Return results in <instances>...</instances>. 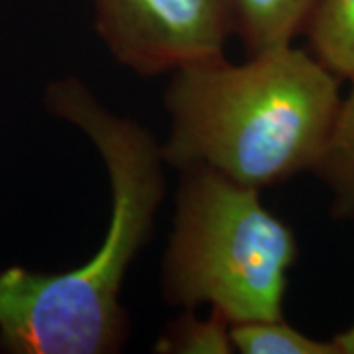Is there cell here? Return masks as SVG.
I'll return each mask as SVG.
<instances>
[{
	"label": "cell",
	"mask_w": 354,
	"mask_h": 354,
	"mask_svg": "<svg viewBox=\"0 0 354 354\" xmlns=\"http://www.w3.org/2000/svg\"><path fill=\"white\" fill-rule=\"evenodd\" d=\"M46 111L81 130L111 181V221L97 254L64 272L0 268V351L8 354H111L128 337L120 304L128 270L152 239L164 201V156L140 122L106 109L77 77L53 79Z\"/></svg>",
	"instance_id": "cell-1"
},
{
	"label": "cell",
	"mask_w": 354,
	"mask_h": 354,
	"mask_svg": "<svg viewBox=\"0 0 354 354\" xmlns=\"http://www.w3.org/2000/svg\"><path fill=\"white\" fill-rule=\"evenodd\" d=\"M341 101L339 77L291 44L246 64L203 59L171 73L162 156L179 171L207 167L262 191L315 169Z\"/></svg>",
	"instance_id": "cell-2"
},
{
	"label": "cell",
	"mask_w": 354,
	"mask_h": 354,
	"mask_svg": "<svg viewBox=\"0 0 354 354\" xmlns=\"http://www.w3.org/2000/svg\"><path fill=\"white\" fill-rule=\"evenodd\" d=\"M162 266L169 305H209L230 325L283 317L288 272L299 246L260 189L207 167L183 169Z\"/></svg>",
	"instance_id": "cell-3"
},
{
	"label": "cell",
	"mask_w": 354,
	"mask_h": 354,
	"mask_svg": "<svg viewBox=\"0 0 354 354\" xmlns=\"http://www.w3.org/2000/svg\"><path fill=\"white\" fill-rule=\"evenodd\" d=\"M95 28L114 59L144 77L225 55L230 0H95Z\"/></svg>",
	"instance_id": "cell-4"
},
{
	"label": "cell",
	"mask_w": 354,
	"mask_h": 354,
	"mask_svg": "<svg viewBox=\"0 0 354 354\" xmlns=\"http://www.w3.org/2000/svg\"><path fill=\"white\" fill-rule=\"evenodd\" d=\"M317 0H230L232 26L248 55L290 46L305 30Z\"/></svg>",
	"instance_id": "cell-5"
},
{
	"label": "cell",
	"mask_w": 354,
	"mask_h": 354,
	"mask_svg": "<svg viewBox=\"0 0 354 354\" xmlns=\"http://www.w3.org/2000/svg\"><path fill=\"white\" fill-rule=\"evenodd\" d=\"M342 97L327 146L315 165V174L333 195V213L341 218L354 216V81Z\"/></svg>",
	"instance_id": "cell-6"
},
{
	"label": "cell",
	"mask_w": 354,
	"mask_h": 354,
	"mask_svg": "<svg viewBox=\"0 0 354 354\" xmlns=\"http://www.w3.org/2000/svg\"><path fill=\"white\" fill-rule=\"evenodd\" d=\"M305 32L317 59L339 79L354 81V0H317Z\"/></svg>",
	"instance_id": "cell-7"
},
{
	"label": "cell",
	"mask_w": 354,
	"mask_h": 354,
	"mask_svg": "<svg viewBox=\"0 0 354 354\" xmlns=\"http://www.w3.org/2000/svg\"><path fill=\"white\" fill-rule=\"evenodd\" d=\"M234 351L242 354H341L330 341H317L281 319L230 325Z\"/></svg>",
	"instance_id": "cell-8"
},
{
	"label": "cell",
	"mask_w": 354,
	"mask_h": 354,
	"mask_svg": "<svg viewBox=\"0 0 354 354\" xmlns=\"http://www.w3.org/2000/svg\"><path fill=\"white\" fill-rule=\"evenodd\" d=\"M160 354H228L236 353L230 335V321L211 309V315H193L185 309L183 315L174 319L162 337L153 344Z\"/></svg>",
	"instance_id": "cell-9"
},
{
	"label": "cell",
	"mask_w": 354,
	"mask_h": 354,
	"mask_svg": "<svg viewBox=\"0 0 354 354\" xmlns=\"http://www.w3.org/2000/svg\"><path fill=\"white\" fill-rule=\"evenodd\" d=\"M333 342L337 344L341 354H354V321L346 329L333 337Z\"/></svg>",
	"instance_id": "cell-10"
}]
</instances>
